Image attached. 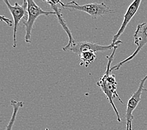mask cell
<instances>
[{"label": "cell", "instance_id": "5", "mask_svg": "<svg viewBox=\"0 0 147 130\" xmlns=\"http://www.w3.org/2000/svg\"><path fill=\"white\" fill-rule=\"evenodd\" d=\"M123 42L119 40L118 43L116 44H112L111 43L110 45H100L98 44L92 43V42L88 41H75L71 46H69L66 51H69L77 55H80L82 53L86 51H92V52H99V51H106L110 50L111 49H113L116 46H118L119 45L121 44Z\"/></svg>", "mask_w": 147, "mask_h": 130}, {"label": "cell", "instance_id": "13", "mask_svg": "<svg viewBox=\"0 0 147 130\" xmlns=\"http://www.w3.org/2000/svg\"><path fill=\"white\" fill-rule=\"evenodd\" d=\"M132 124L130 125V126H129V130H132V126H131Z\"/></svg>", "mask_w": 147, "mask_h": 130}, {"label": "cell", "instance_id": "8", "mask_svg": "<svg viewBox=\"0 0 147 130\" xmlns=\"http://www.w3.org/2000/svg\"><path fill=\"white\" fill-rule=\"evenodd\" d=\"M141 3V0H135V1H134L129 6L127 10V12L125 13L124 15L123 22L122 23L121 26H120L117 33L115 34L113 38V40H112L111 42L112 44H116L118 43L119 37L123 33L126 28H127L128 25V24L131 20L133 17L135 15V14L137 12L140 6Z\"/></svg>", "mask_w": 147, "mask_h": 130}, {"label": "cell", "instance_id": "9", "mask_svg": "<svg viewBox=\"0 0 147 130\" xmlns=\"http://www.w3.org/2000/svg\"><path fill=\"white\" fill-rule=\"evenodd\" d=\"M59 1H47L46 2L50 6L51 9H53L54 12L55 13V15L57 17L59 23L60 24V25L63 28V29L65 30V31L66 33V34H67L68 36V43L67 44V45H66L65 47L63 48V50L65 51L66 49H68L69 46H71L73 43H75L76 41L74 40V38H73L71 31L69 30L67 24H66L65 20L63 18V16L61 9H59V6L58 5L59 4Z\"/></svg>", "mask_w": 147, "mask_h": 130}, {"label": "cell", "instance_id": "12", "mask_svg": "<svg viewBox=\"0 0 147 130\" xmlns=\"http://www.w3.org/2000/svg\"><path fill=\"white\" fill-rule=\"evenodd\" d=\"M1 20L2 21V22H5L7 25L9 26H13V25L14 26V24L13 23L12 21H11L8 18H6L4 16H3V15L1 16Z\"/></svg>", "mask_w": 147, "mask_h": 130}, {"label": "cell", "instance_id": "1", "mask_svg": "<svg viewBox=\"0 0 147 130\" xmlns=\"http://www.w3.org/2000/svg\"><path fill=\"white\" fill-rule=\"evenodd\" d=\"M118 46H116L113 49V51H112L111 54L109 57H107L108 58V63L107 66V70L106 72L105 73L104 75L102 78H101L100 80L96 83L97 86L100 87L101 90L103 91L104 94H105L107 99L109 101L110 104L113 107V110L116 114L117 120L118 122H121V119L120 118V115L119 114L118 111L117 110V108L115 106V105L113 103V99L117 98V99L120 101L122 104H123V101L121 100L120 97L119 96L117 92V83L115 79V76L114 75H111L110 69H111V64L115 56V53L116 52Z\"/></svg>", "mask_w": 147, "mask_h": 130}, {"label": "cell", "instance_id": "14", "mask_svg": "<svg viewBox=\"0 0 147 130\" xmlns=\"http://www.w3.org/2000/svg\"><path fill=\"white\" fill-rule=\"evenodd\" d=\"M45 130H49V129L48 128H46V129H45Z\"/></svg>", "mask_w": 147, "mask_h": 130}, {"label": "cell", "instance_id": "4", "mask_svg": "<svg viewBox=\"0 0 147 130\" xmlns=\"http://www.w3.org/2000/svg\"><path fill=\"white\" fill-rule=\"evenodd\" d=\"M134 43L137 46L136 50L131 55L126 58L124 60L118 63V64L112 66L110 69L111 73L113 71H117L120 69L126 63L131 61L134 59L142 48L147 44V23H143L138 24L137 28L134 33Z\"/></svg>", "mask_w": 147, "mask_h": 130}, {"label": "cell", "instance_id": "3", "mask_svg": "<svg viewBox=\"0 0 147 130\" xmlns=\"http://www.w3.org/2000/svg\"><path fill=\"white\" fill-rule=\"evenodd\" d=\"M28 3V18L26 21L23 22L25 28V36L24 40L27 43H31V34L33 30V26L37 18L40 16H49L55 15L54 11H45L37 5L33 0H27Z\"/></svg>", "mask_w": 147, "mask_h": 130}, {"label": "cell", "instance_id": "10", "mask_svg": "<svg viewBox=\"0 0 147 130\" xmlns=\"http://www.w3.org/2000/svg\"><path fill=\"white\" fill-rule=\"evenodd\" d=\"M23 104L24 103L23 101H18L14 100H12L11 101V105L13 108V111L11 115V117L10 118V120L8 123V125L6 126L5 130H12L13 126L16 120L17 114H18V112L20 109L23 106Z\"/></svg>", "mask_w": 147, "mask_h": 130}, {"label": "cell", "instance_id": "6", "mask_svg": "<svg viewBox=\"0 0 147 130\" xmlns=\"http://www.w3.org/2000/svg\"><path fill=\"white\" fill-rule=\"evenodd\" d=\"M6 5L8 7V9L11 13L14 20V26H13V45L14 48L16 47V34L18 26L20 21L23 18L26 20L28 18V3L27 1H23L22 5H19L18 3H15V5H11L8 0H4Z\"/></svg>", "mask_w": 147, "mask_h": 130}, {"label": "cell", "instance_id": "2", "mask_svg": "<svg viewBox=\"0 0 147 130\" xmlns=\"http://www.w3.org/2000/svg\"><path fill=\"white\" fill-rule=\"evenodd\" d=\"M59 4L64 9H67L69 11L77 10V11L85 12L92 16L93 19H96L98 17L103 16L107 14L115 12L104 3H93L83 5H79L75 1H70L66 4L60 1Z\"/></svg>", "mask_w": 147, "mask_h": 130}, {"label": "cell", "instance_id": "7", "mask_svg": "<svg viewBox=\"0 0 147 130\" xmlns=\"http://www.w3.org/2000/svg\"><path fill=\"white\" fill-rule=\"evenodd\" d=\"M146 80L147 75L141 79L137 90L132 94L128 101L127 111H126V120H127L126 130H129V126H130L131 124H132V120L134 118V115H133V112L134 111L141 101L143 91H146V89L144 88V85Z\"/></svg>", "mask_w": 147, "mask_h": 130}, {"label": "cell", "instance_id": "11", "mask_svg": "<svg viewBox=\"0 0 147 130\" xmlns=\"http://www.w3.org/2000/svg\"><path fill=\"white\" fill-rule=\"evenodd\" d=\"M80 57L82 60L80 65H84L85 67H88L90 64H92L96 59V55L95 53L92 51L83 52L80 55Z\"/></svg>", "mask_w": 147, "mask_h": 130}]
</instances>
